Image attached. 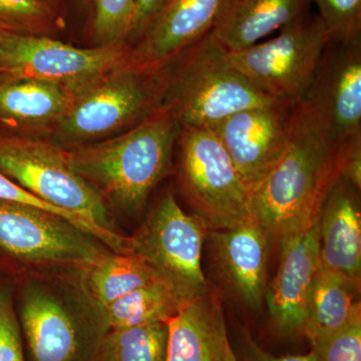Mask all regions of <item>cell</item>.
Instances as JSON below:
<instances>
[{
  "mask_svg": "<svg viewBox=\"0 0 361 361\" xmlns=\"http://www.w3.org/2000/svg\"><path fill=\"white\" fill-rule=\"evenodd\" d=\"M346 144L332 139L305 101L294 106L286 148L251 198L254 216L271 239L280 241L319 220L323 204L341 178Z\"/></svg>",
  "mask_w": 361,
  "mask_h": 361,
  "instance_id": "obj_1",
  "label": "cell"
},
{
  "mask_svg": "<svg viewBox=\"0 0 361 361\" xmlns=\"http://www.w3.org/2000/svg\"><path fill=\"white\" fill-rule=\"evenodd\" d=\"M180 130L160 106L123 134L68 149L71 165L104 201L135 214L170 170Z\"/></svg>",
  "mask_w": 361,
  "mask_h": 361,
  "instance_id": "obj_2",
  "label": "cell"
},
{
  "mask_svg": "<svg viewBox=\"0 0 361 361\" xmlns=\"http://www.w3.org/2000/svg\"><path fill=\"white\" fill-rule=\"evenodd\" d=\"M151 73L160 106L180 128L214 130L238 111L284 103L256 89L236 70L212 32Z\"/></svg>",
  "mask_w": 361,
  "mask_h": 361,
  "instance_id": "obj_3",
  "label": "cell"
},
{
  "mask_svg": "<svg viewBox=\"0 0 361 361\" xmlns=\"http://www.w3.org/2000/svg\"><path fill=\"white\" fill-rule=\"evenodd\" d=\"M0 173L49 205L82 218L111 238L113 229L102 195L73 171L68 149L49 137L0 130Z\"/></svg>",
  "mask_w": 361,
  "mask_h": 361,
  "instance_id": "obj_4",
  "label": "cell"
},
{
  "mask_svg": "<svg viewBox=\"0 0 361 361\" xmlns=\"http://www.w3.org/2000/svg\"><path fill=\"white\" fill-rule=\"evenodd\" d=\"M158 108L153 73L127 63L75 94L49 139L66 149L77 148L134 127Z\"/></svg>",
  "mask_w": 361,
  "mask_h": 361,
  "instance_id": "obj_5",
  "label": "cell"
},
{
  "mask_svg": "<svg viewBox=\"0 0 361 361\" xmlns=\"http://www.w3.org/2000/svg\"><path fill=\"white\" fill-rule=\"evenodd\" d=\"M180 179L208 231L254 217L251 196L215 130L180 128Z\"/></svg>",
  "mask_w": 361,
  "mask_h": 361,
  "instance_id": "obj_6",
  "label": "cell"
},
{
  "mask_svg": "<svg viewBox=\"0 0 361 361\" xmlns=\"http://www.w3.org/2000/svg\"><path fill=\"white\" fill-rule=\"evenodd\" d=\"M329 40L320 16L307 13L274 39L228 51V59L256 89L295 104L305 96Z\"/></svg>",
  "mask_w": 361,
  "mask_h": 361,
  "instance_id": "obj_7",
  "label": "cell"
},
{
  "mask_svg": "<svg viewBox=\"0 0 361 361\" xmlns=\"http://www.w3.org/2000/svg\"><path fill=\"white\" fill-rule=\"evenodd\" d=\"M130 51L128 42L82 49L49 37L0 32V77L51 82L75 97L106 73L130 63Z\"/></svg>",
  "mask_w": 361,
  "mask_h": 361,
  "instance_id": "obj_8",
  "label": "cell"
},
{
  "mask_svg": "<svg viewBox=\"0 0 361 361\" xmlns=\"http://www.w3.org/2000/svg\"><path fill=\"white\" fill-rule=\"evenodd\" d=\"M208 229L197 215L182 210L174 195L167 193L133 237L130 254L149 263L188 300L209 291L202 249Z\"/></svg>",
  "mask_w": 361,
  "mask_h": 361,
  "instance_id": "obj_9",
  "label": "cell"
},
{
  "mask_svg": "<svg viewBox=\"0 0 361 361\" xmlns=\"http://www.w3.org/2000/svg\"><path fill=\"white\" fill-rule=\"evenodd\" d=\"M101 243L54 214L0 200V249L20 260L89 268L109 254Z\"/></svg>",
  "mask_w": 361,
  "mask_h": 361,
  "instance_id": "obj_10",
  "label": "cell"
},
{
  "mask_svg": "<svg viewBox=\"0 0 361 361\" xmlns=\"http://www.w3.org/2000/svg\"><path fill=\"white\" fill-rule=\"evenodd\" d=\"M295 104L247 109L230 116L214 130L251 198L286 148Z\"/></svg>",
  "mask_w": 361,
  "mask_h": 361,
  "instance_id": "obj_11",
  "label": "cell"
},
{
  "mask_svg": "<svg viewBox=\"0 0 361 361\" xmlns=\"http://www.w3.org/2000/svg\"><path fill=\"white\" fill-rule=\"evenodd\" d=\"M302 99L334 141L346 144L361 135V39L329 40Z\"/></svg>",
  "mask_w": 361,
  "mask_h": 361,
  "instance_id": "obj_12",
  "label": "cell"
},
{
  "mask_svg": "<svg viewBox=\"0 0 361 361\" xmlns=\"http://www.w3.org/2000/svg\"><path fill=\"white\" fill-rule=\"evenodd\" d=\"M318 222L279 241V268L266 288L265 300L273 322L284 334H303L305 327L311 288L319 267Z\"/></svg>",
  "mask_w": 361,
  "mask_h": 361,
  "instance_id": "obj_13",
  "label": "cell"
},
{
  "mask_svg": "<svg viewBox=\"0 0 361 361\" xmlns=\"http://www.w3.org/2000/svg\"><path fill=\"white\" fill-rule=\"evenodd\" d=\"M226 0H167L165 6L132 47L130 65L153 71L211 32Z\"/></svg>",
  "mask_w": 361,
  "mask_h": 361,
  "instance_id": "obj_14",
  "label": "cell"
},
{
  "mask_svg": "<svg viewBox=\"0 0 361 361\" xmlns=\"http://www.w3.org/2000/svg\"><path fill=\"white\" fill-rule=\"evenodd\" d=\"M209 233L216 266L226 286L249 308L258 310L267 288L269 233L255 216L231 229Z\"/></svg>",
  "mask_w": 361,
  "mask_h": 361,
  "instance_id": "obj_15",
  "label": "cell"
},
{
  "mask_svg": "<svg viewBox=\"0 0 361 361\" xmlns=\"http://www.w3.org/2000/svg\"><path fill=\"white\" fill-rule=\"evenodd\" d=\"M360 192L341 178L327 196L319 216V264L360 286L361 214Z\"/></svg>",
  "mask_w": 361,
  "mask_h": 361,
  "instance_id": "obj_16",
  "label": "cell"
},
{
  "mask_svg": "<svg viewBox=\"0 0 361 361\" xmlns=\"http://www.w3.org/2000/svg\"><path fill=\"white\" fill-rule=\"evenodd\" d=\"M73 97L51 82L0 77V130L32 137L51 135Z\"/></svg>",
  "mask_w": 361,
  "mask_h": 361,
  "instance_id": "obj_17",
  "label": "cell"
},
{
  "mask_svg": "<svg viewBox=\"0 0 361 361\" xmlns=\"http://www.w3.org/2000/svg\"><path fill=\"white\" fill-rule=\"evenodd\" d=\"M167 326L165 361H223L229 337L213 292L188 301Z\"/></svg>",
  "mask_w": 361,
  "mask_h": 361,
  "instance_id": "obj_18",
  "label": "cell"
},
{
  "mask_svg": "<svg viewBox=\"0 0 361 361\" xmlns=\"http://www.w3.org/2000/svg\"><path fill=\"white\" fill-rule=\"evenodd\" d=\"M311 4V0H226L211 32L227 51H239L298 20Z\"/></svg>",
  "mask_w": 361,
  "mask_h": 361,
  "instance_id": "obj_19",
  "label": "cell"
},
{
  "mask_svg": "<svg viewBox=\"0 0 361 361\" xmlns=\"http://www.w3.org/2000/svg\"><path fill=\"white\" fill-rule=\"evenodd\" d=\"M21 322L35 361H73L80 348L75 323L63 304L40 287L26 290Z\"/></svg>",
  "mask_w": 361,
  "mask_h": 361,
  "instance_id": "obj_20",
  "label": "cell"
},
{
  "mask_svg": "<svg viewBox=\"0 0 361 361\" xmlns=\"http://www.w3.org/2000/svg\"><path fill=\"white\" fill-rule=\"evenodd\" d=\"M360 286L353 281L319 264L316 272L303 334L311 343L338 331L358 313L360 302H355Z\"/></svg>",
  "mask_w": 361,
  "mask_h": 361,
  "instance_id": "obj_21",
  "label": "cell"
},
{
  "mask_svg": "<svg viewBox=\"0 0 361 361\" xmlns=\"http://www.w3.org/2000/svg\"><path fill=\"white\" fill-rule=\"evenodd\" d=\"M188 301L165 278H159L102 310L104 326L109 331L167 323Z\"/></svg>",
  "mask_w": 361,
  "mask_h": 361,
  "instance_id": "obj_22",
  "label": "cell"
},
{
  "mask_svg": "<svg viewBox=\"0 0 361 361\" xmlns=\"http://www.w3.org/2000/svg\"><path fill=\"white\" fill-rule=\"evenodd\" d=\"M163 278L135 254H108L89 267L87 287L101 310L130 292Z\"/></svg>",
  "mask_w": 361,
  "mask_h": 361,
  "instance_id": "obj_23",
  "label": "cell"
},
{
  "mask_svg": "<svg viewBox=\"0 0 361 361\" xmlns=\"http://www.w3.org/2000/svg\"><path fill=\"white\" fill-rule=\"evenodd\" d=\"M167 323L111 329L103 337L99 361H165Z\"/></svg>",
  "mask_w": 361,
  "mask_h": 361,
  "instance_id": "obj_24",
  "label": "cell"
},
{
  "mask_svg": "<svg viewBox=\"0 0 361 361\" xmlns=\"http://www.w3.org/2000/svg\"><path fill=\"white\" fill-rule=\"evenodd\" d=\"M54 6L44 0H0V32L49 37L61 27Z\"/></svg>",
  "mask_w": 361,
  "mask_h": 361,
  "instance_id": "obj_25",
  "label": "cell"
},
{
  "mask_svg": "<svg viewBox=\"0 0 361 361\" xmlns=\"http://www.w3.org/2000/svg\"><path fill=\"white\" fill-rule=\"evenodd\" d=\"M92 35L97 45L128 42L135 0H90Z\"/></svg>",
  "mask_w": 361,
  "mask_h": 361,
  "instance_id": "obj_26",
  "label": "cell"
},
{
  "mask_svg": "<svg viewBox=\"0 0 361 361\" xmlns=\"http://www.w3.org/2000/svg\"><path fill=\"white\" fill-rule=\"evenodd\" d=\"M0 200L23 204V205L33 207V208L40 209V210L54 214V215L59 216V217L68 221L71 224L75 225V227L82 229V231L89 233L94 238L102 242L104 246L109 247L111 250L115 252L116 254H128L130 252L132 239L129 238V237L125 240L111 238L109 235L104 234V233L99 231L96 228L92 227V225L85 222L82 218L78 217V216L73 215V214L66 212V211L61 210V209L56 208V207L49 205V204L45 203L44 201L40 200L37 196L26 191L25 189L16 184L13 180L7 178L2 173H0Z\"/></svg>",
  "mask_w": 361,
  "mask_h": 361,
  "instance_id": "obj_27",
  "label": "cell"
},
{
  "mask_svg": "<svg viewBox=\"0 0 361 361\" xmlns=\"http://www.w3.org/2000/svg\"><path fill=\"white\" fill-rule=\"evenodd\" d=\"M332 42L361 39V0H311Z\"/></svg>",
  "mask_w": 361,
  "mask_h": 361,
  "instance_id": "obj_28",
  "label": "cell"
},
{
  "mask_svg": "<svg viewBox=\"0 0 361 361\" xmlns=\"http://www.w3.org/2000/svg\"><path fill=\"white\" fill-rule=\"evenodd\" d=\"M311 345L316 361H361V313L343 329Z\"/></svg>",
  "mask_w": 361,
  "mask_h": 361,
  "instance_id": "obj_29",
  "label": "cell"
},
{
  "mask_svg": "<svg viewBox=\"0 0 361 361\" xmlns=\"http://www.w3.org/2000/svg\"><path fill=\"white\" fill-rule=\"evenodd\" d=\"M0 361H25L11 289L0 287Z\"/></svg>",
  "mask_w": 361,
  "mask_h": 361,
  "instance_id": "obj_30",
  "label": "cell"
},
{
  "mask_svg": "<svg viewBox=\"0 0 361 361\" xmlns=\"http://www.w3.org/2000/svg\"><path fill=\"white\" fill-rule=\"evenodd\" d=\"M167 0H135L134 18L128 42L137 44L156 20Z\"/></svg>",
  "mask_w": 361,
  "mask_h": 361,
  "instance_id": "obj_31",
  "label": "cell"
},
{
  "mask_svg": "<svg viewBox=\"0 0 361 361\" xmlns=\"http://www.w3.org/2000/svg\"><path fill=\"white\" fill-rule=\"evenodd\" d=\"M341 178L353 186L361 188V135L353 137L346 144L342 163Z\"/></svg>",
  "mask_w": 361,
  "mask_h": 361,
  "instance_id": "obj_32",
  "label": "cell"
},
{
  "mask_svg": "<svg viewBox=\"0 0 361 361\" xmlns=\"http://www.w3.org/2000/svg\"><path fill=\"white\" fill-rule=\"evenodd\" d=\"M244 355L247 361H316L310 351L307 355L275 356L258 345L250 337H244Z\"/></svg>",
  "mask_w": 361,
  "mask_h": 361,
  "instance_id": "obj_33",
  "label": "cell"
},
{
  "mask_svg": "<svg viewBox=\"0 0 361 361\" xmlns=\"http://www.w3.org/2000/svg\"><path fill=\"white\" fill-rule=\"evenodd\" d=\"M223 361H238L236 355H235L234 350H233L231 344H230L229 338L226 341L224 348V358Z\"/></svg>",
  "mask_w": 361,
  "mask_h": 361,
  "instance_id": "obj_34",
  "label": "cell"
},
{
  "mask_svg": "<svg viewBox=\"0 0 361 361\" xmlns=\"http://www.w3.org/2000/svg\"><path fill=\"white\" fill-rule=\"evenodd\" d=\"M44 1L49 2V4H51L52 6V4H54V2H56V0H44Z\"/></svg>",
  "mask_w": 361,
  "mask_h": 361,
  "instance_id": "obj_35",
  "label": "cell"
},
{
  "mask_svg": "<svg viewBox=\"0 0 361 361\" xmlns=\"http://www.w3.org/2000/svg\"><path fill=\"white\" fill-rule=\"evenodd\" d=\"M82 1L85 4H90V0H82Z\"/></svg>",
  "mask_w": 361,
  "mask_h": 361,
  "instance_id": "obj_36",
  "label": "cell"
}]
</instances>
